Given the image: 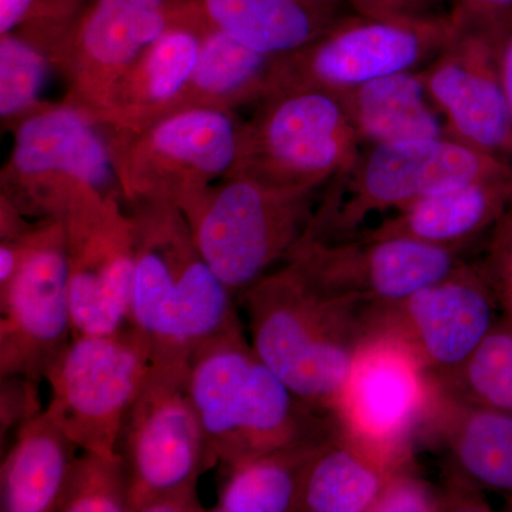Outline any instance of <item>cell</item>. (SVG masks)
Returning a JSON list of instances; mask_svg holds the SVG:
<instances>
[{
	"label": "cell",
	"instance_id": "obj_1",
	"mask_svg": "<svg viewBox=\"0 0 512 512\" xmlns=\"http://www.w3.org/2000/svg\"><path fill=\"white\" fill-rule=\"evenodd\" d=\"M136 245L131 323L148 339L153 363L191 362L211 340L245 330L237 296L212 271L177 205H127Z\"/></svg>",
	"mask_w": 512,
	"mask_h": 512
},
{
	"label": "cell",
	"instance_id": "obj_2",
	"mask_svg": "<svg viewBox=\"0 0 512 512\" xmlns=\"http://www.w3.org/2000/svg\"><path fill=\"white\" fill-rule=\"evenodd\" d=\"M237 301L262 362L308 406L335 414L366 340L363 306L320 291L292 261Z\"/></svg>",
	"mask_w": 512,
	"mask_h": 512
},
{
	"label": "cell",
	"instance_id": "obj_3",
	"mask_svg": "<svg viewBox=\"0 0 512 512\" xmlns=\"http://www.w3.org/2000/svg\"><path fill=\"white\" fill-rule=\"evenodd\" d=\"M188 382L215 466H237L338 426L335 414L308 406L262 362L245 330L198 349Z\"/></svg>",
	"mask_w": 512,
	"mask_h": 512
},
{
	"label": "cell",
	"instance_id": "obj_4",
	"mask_svg": "<svg viewBox=\"0 0 512 512\" xmlns=\"http://www.w3.org/2000/svg\"><path fill=\"white\" fill-rule=\"evenodd\" d=\"M325 187H276L229 173L180 210L198 251L238 298L292 258L311 228Z\"/></svg>",
	"mask_w": 512,
	"mask_h": 512
},
{
	"label": "cell",
	"instance_id": "obj_5",
	"mask_svg": "<svg viewBox=\"0 0 512 512\" xmlns=\"http://www.w3.org/2000/svg\"><path fill=\"white\" fill-rule=\"evenodd\" d=\"M0 185V197L30 220L62 222L99 200L126 207L106 130L66 101L43 104L13 127Z\"/></svg>",
	"mask_w": 512,
	"mask_h": 512
},
{
	"label": "cell",
	"instance_id": "obj_6",
	"mask_svg": "<svg viewBox=\"0 0 512 512\" xmlns=\"http://www.w3.org/2000/svg\"><path fill=\"white\" fill-rule=\"evenodd\" d=\"M511 173L510 160L447 134L369 146L346 173L326 185L305 241L352 238L376 212L397 211L431 195Z\"/></svg>",
	"mask_w": 512,
	"mask_h": 512
},
{
	"label": "cell",
	"instance_id": "obj_7",
	"mask_svg": "<svg viewBox=\"0 0 512 512\" xmlns=\"http://www.w3.org/2000/svg\"><path fill=\"white\" fill-rule=\"evenodd\" d=\"M197 0H79L56 19L26 20L28 37L66 77V103L97 123L111 93L147 46L194 8Z\"/></svg>",
	"mask_w": 512,
	"mask_h": 512
},
{
	"label": "cell",
	"instance_id": "obj_8",
	"mask_svg": "<svg viewBox=\"0 0 512 512\" xmlns=\"http://www.w3.org/2000/svg\"><path fill=\"white\" fill-rule=\"evenodd\" d=\"M241 124L231 173L285 188H319L346 173L360 140L338 93L281 87L256 103Z\"/></svg>",
	"mask_w": 512,
	"mask_h": 512
},
{
	"label": "cell",
	"instance_id": "obj_9",
	"mask_svg": "<svg viewBox=\"0 0 512 512\" xmlns=\"http://www.w3.org/2000/svg\"><path fill=\"white\" fill-rule=\"evenodd\" d=\"M151 363V345L131 323L109 335H73L46 375V412L82 450L119 457L117 441Z\"/></svg>",
	"mask_w": 512,
	"mask_h": 512
},
{
	"label": "cell",
	"instance_id": "obj_10",
	"mask_svg": "<svg viewBox=\"0 0 512 512\" xmlns=\"http://www.w3.org/2000/svg\"><path fill=\"white\" fill-rule=\"evenodd\" d=\"M456 37L448 16L340 18L308 46L279 56L274 87L343 93L380 77L424 69Z\"/></svg>",
	"mask_w": 512,
	"mask_h": 512
},
{
	"label": "cell",
	"instance_id": "obj_11",
	"mask_svg": "<svg viewBox=\"0 0 512 512\" xmlns=\"http://www.w3.org/2000/svg\"><path fill=\"white\" fill-rule=\"evenodd\" d=\"M241 124L231 111L191 109L133 136L109 137L126 207L154 200L181 208L227 177L237 161Z\"/></svg>",
	"mask_w": 512,
	"mask_h": 512
},
{
	"label": "cell",
	"instance_id": "obj_12",
	"mask_svg": "<svg viewBox=\"0 0 512 512\" xmlns=\"http://www.w3.org/2000/svg\"><path fill=\"white\" fill-rule=\"evenodd\" d=\"M190 362L151 363L121 426L117 451L130 468V512L214 467L188 382Z\"/></svg>",
	"mask_w": 512,
	"mask_h": 512
},
{
	"label": "cell",
	"instance_id": "obj_13",
	"mask_svg": "<svg viewBox=\"0 0 512 512\" xmlns=\"http://www.w3.org/2000/svg\"><path fill=\"white\" fill-rule=\"evenodd\" d=\"M494 302L483 268L466 262L402 301L363 306L366 340L399 343L431 379L440 380L456 372L494 328Z\"/></svg>",
	"mask_w": 512,
	"mask_h": 512
},
{
	"label": "cell",
	"instance_id": "obj_14",
	"mask_svg": "<svg viewBox=\"0 0 512 512\" xmlns=\"http://www.w3.org/2000/svg\"><path fill=\"white\" fill-rule=\"evenodd\" d=\"M72 338L66 229L42 220L25 261L0 286V377L42 383Z\"/></svg>",
	"mask_w": 512,
	"mask_h": 512
},
{
	"label": "cell",
	"instance_id": "obj_15",
	"mask_svg": "<svg viewBox=\"0 0 512 512\" xmlns=\"http://www.w3.org/2000/svg\"><path fill=\"white\" fill-rule=\"evenodd\" d=\"M466 251L410 238L303 241L289 261L320 291L356 305L402 301L466 264Z\"/></svg>",
	"mask_w": 512,
	"mask_h": 512
},
{
	"label": "cell",
	"instance_id": "obj_16",
	"mask_svg": "<svg viewBox=\"0 0 512 512\" xmlns=\"http://www.w3.org/2000/svg\"><path fill=\"white\" fill-rule=\"evenodd\" d=\"M73 335H109L131 325L136 245L119 201H97L63 221Z\"/></svg>",
	"mask_w": 512,
	"mask_h": 512
},
{
	"label": "cell",
	"instance_id": "obj_17",
	"mask_svg": "<svg viewBox=\"0 0 512 512\" xmlns=\"http://www.w3.org/2000/svg\"><path fill=\"white\" fill-rule=\"evenodd\" d=\"M437 397V384L399 343L369 339L335 407L340 426L353 436L396 453H412Z\"/></svg>",
	"mask_w": 512,
	"mask_h": 512
},
{
	"label": "cell",
	"instance_id": "obj_18",
	"mask_svg": "<svg viewBox=\"0 0 512 512\" xmlns=\"http://www.w3.org/2000/svg\"><path fill=\"white\" fill-rule=\"evenodd\" d=\"M421 72L447 136L505 160L512 158V114L498 45L483 36L456 32Z\"/></svg>",
	"mask_w": 512,
	"mask_h": 512
},
{
	"label": "cell",
	"instance_id": "obj_19",
	"mask_svg": "<svg viewBox=\"0 0 512 512\" xmlns=\"http://www.w3.org/2000/svg\"><path fill=\"white\" fill-rule=\"evenodd\" d=\"M208 26L197 2L143 50L111 93L100 121L107 136H133L168 116L194 72Z\"/></svg>",
	"mask_w": 512,
	"mask_h": 512
},
{
	"label": "cell",
	"instance_id": "obj_20",
	"mask_svg": "<svg viewBox=\"0 0 512 512\" xmlns=\"http://www.w3.org/2000/svg\"><path fill=\"white\" fill-rule=\"evenodd\" d=\"M423 430L433 431L443 446L453 473L451 488L512 494V414L460 402L437 387Z\"/></svg>",
	"mask_w": 512,
	"mask_h": 512
},
{
	"label": "cell",
	"instance_id": "obj_21",
	"mask_svg": "<svg viewBox=\"0 0 512 512\" xmlns=\"http://www.w3.org/2000/svg\"><path fill=\"white\" fill-rule=\"evenodd\" d=\"M511 207L512 173L413 202L353 237L410 238L466 251L488 228L500 224Z\"/></svg>",
	"mask_w": 512,
	"mask_h": 512
},
{
	"label": "cell",
	"instance_id": "obj_22",
	"mask_svg": "<svg viewBox=\"0 0 512 512\" xmlns=\"http://www.w3.org/2000/svg\"><path fill=\"white\" fill-rule=\"evenodd\" d=\"M412 453H396L338 427L308 468L298 512H373L390 478Z\"/></svg>",
	"mask_w": 512,
	"mask_h": 512
},
{
	"label": "cell",
	"instance_id": "obj_23",
	"mask_svg": "<svg viewBox=\"0 0 512 512\" xmlns=\"http://www.w3.org/2000/svg\"><path fill=\"white\" fill-rule=\"evenodd\" d=\"M214 28L269 56L298 52L340 19L328 0H197Z\"/></svg>",
	"mask_w": 512,
	"mask_h": 512
},
{
	"label": "cell",
	"instance_id": "obj_24",
	"mask_svg": "<svg viewBox=\"0 0 512 512\" xmlns=\"http://www.w3.org/2000/svg\"><path fill=\"white\" fill-rule=\"evenodd\" d=\"M278 57L256 52L222 30L208 26L194 72L168 116L191 109L234 113L245 104L259 103L272 92Z\"/></svg>",
	"mask_w": 512,
	"mask_h": 512
},
{
	"label": "cell",
	"instance_id": "obj_25",
	"mask_svg": "<svg viewBox=\"0 0 512 512\" xmlns=\"http://www.w3.org/2000/svg\"><path fill=\"white\" fill-rule=\"evenodd\" d=\"M76 448L46 409L23 424L2 458L0 511L56 512Z\"/></svg>",
	"mask_w": 512,
	"mask_h": 512
},
{
	"label": "cell",
	"instance_id": "obj_26",
	"mask_svg": "<svg viewBox=\"0 0 512 512\" xmlns=\"http://www.w3.org/2000/svg\"><path fill=\"white\" fill-rule=\"evenodd\" d=\"M360 144L404 143L446 134L421 70L380 77L339 93Z\"/></svg>",
	"mask_w": 512,
	"mask_h": 512
},
{
	"label": "cell",
	"instance_id": "obj_27",
	"mask_svg": "<svg viewBox=\"0 0 512 512\" xmlns=\"http://www.w3.org/2000/svg\"><path fill=\"white\" fill-rule=\"evenodd\" d=\"M276 448L237 466L222 468L214 512L296 511L303 480L313 458L338 430Z\"/></svg>",
	"mask_w": 512,
	"mask_h": 512
},
{
	"label": "cell",
	"instance_id": "obj_28",
	"mask_svg": "<svg viewBox=\"0 0 512 512\" xmlns=\"http://www.w3.org/2000/svg\"><path fill=\"white\" fill-rule=\"evenodd\" d=\"M434 382L460 402L512 414V323L494 326L456 372Z\"/></svg>",
	"mask_w": 512,
	"mask_h": 512
},
{
	"label": "cell",
	"instance_id": "obj_29",
	"mask_svg": "<svg viewBox=\"0 0 512 512\" xmlns=\"http://www.w3.org/2000/svg\"><path fill=\"white\" fill-rule=\"evenodd\" d=\"M131 487L123 457L83 450L70 464L56 512H130Z\"/></svg>",
	"mask_w": 512,
	"mask_h": 512
},
{
	"label": "cell",
	"instance_id": "obj_30",
	"mask_svg": "<svg viewBox=\"0 0 512 512\" xmlns=\"http://www.w3.org/2000/svg\"><path fill=\"white\" fill-rule=\"evenodd\" d=\"M52 63L28 37L0 35V116L3 126L19 121L43 106V89Z\"/></svg>",
	"mask_w": 512,
	"mask_h": 512
},
{
	"label": "cell",
	"instance_id": "obj_31",
	"mask_svg": "<svg viewBox=\"0 0 512 512\" xmlns=\"http://www.w3.org/2000/svg\"><path fill=\"white\" fill-rule=\"evenodd\" d=\"M473 505L476 507V503H471L470 495L460 493L454 488L444 495L437 493L430 484L414 473L412 460L390 478L373 512L443 511L446 510L444 507L447 510H456L454 507L464 510V507Z\"/></svg>",
	"mask_w": 512,
	"mask_h": 512
},
{
	"label": "cell",
	"instance_id": "obj_32",
	"mask_svg": "<svg viewBox=\"0 0 512 512\" xmlns=\"http://www.w3.org/2000/svg\"><path fill=\"white\" fill-rule=\"evenodd\" d=\"M447 16L457 33L483 36L500 49L512 20V0H453Z\"/></svg>",
	"mask_w": 512,
	"mask_h": 512
},
{
	"label": "cell",
	"instance_id": "obj_33",
	"mask_svg": "<svg viewBox=\"0 0 512 512\" xmlns=\"http://www.w3.org/2000/svg\"><path fill=\"white\" fill-rule=\"evenodd\" d=\"M40 383L25 376L0 377V439H6L37 414L42 413Z\"/></svg>",
	"mask_w": 512,
	"mask_h": 512
},
{
	"label": "cell",
	"instance_id": "obj_34",
	"mask_svg": "<svg viewBox=\"0 0 512 512\" xmlns=\"http://www.w3.org/2000/svg\"><path fill=\"white\" fill-rule=\"evenodd\" d=\"M483 271L495 298L498 296L503 301L512 323V207L500 221L490 258L485 262Z\"/></svg>",
	"mask_w": 512,
	"mask_h": 512
},
{
	"label": "cell",
	"instance_id": "obj_35",
	"mask_svg": "<svg viewBox=\"0 0 512 512\" xmlns=\"http://www.w3.org/2000/svg\"><path fill=\"white\" fill-rule=\"evenodd\" d=\"M205 511L198 497V483L178 485L158 494L143 512H202Z\"/></svg>",
	"mask_w": 512,
	"mask_h": 512
},
{
	"label": "cell",
	"instance_id": "obj_36",
	"mask_svg": "<svg viewBox=\"0 0 512 512\" xmlns=\"http://www.w3.org/2000/svg\"><path fill=\"white\" fill-rule=\"evenodd\" d=\"M423 0H349L357 15L366 18L421 15L417 12Z\"/></svg>",
	"mask_w": 512,
	"mask_h": 512
},
{
	"label": "cell",
	"instance_id": "obj_37",
	"mask_svg": "<svg viewBox=\"0 0 512 512\" xmlns=\"http://www.w3.org/2000/svg\"><path fill=\"white\" fill-rule=\"evenodd\" d=\"M37 0H0V35L13 32L29 18Z\"/></svg>",
	"mask_w": 512,
	"mask_h": 512
},
{
	"label": "cell",
	"instance_id": "obj_38",
	"mask_svg": "<svg viewBox=\"0 0 512 512\" xmlns=\"http://www.w3.org/2000/svg\"><path fill=\"white\" fill-rule=\"evenodd\" d=\"M498 63H500L501 80H503L512 114V20L498 49Z\"/></svg>",
	"mask_w": 512,
	"mask_h": 512
},
{
	"label": "cell",
	"instance_id": "obj_39",
	"mask_svg": "<svg viewBox=\"0 0 512 512\" xmlns=\"http://www.w3.org/2000/svg\"><path fill=\"white\" fill-rule=\"evenodd\" d=\"M328 2L333 3V5H338L339 0H328Z\"/></svg>",
	"mask_w": 512,
	"mask_h": 512
}]
</instances>
